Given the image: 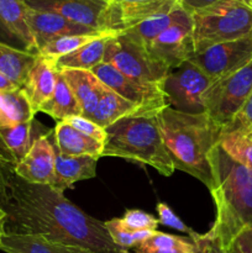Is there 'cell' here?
I'll use <instances>...</instances> for the list:
<instances>
[{"instance_id": "obj_1", "label": "cell", "mask_w": 252, "mask_h": 253, "mask_svg": "<svg viewBox=\"0 0 252 253\" xmlns=\"http://www.w3.org/2000/svg\"><path fill=\"white\" fill-rule=\"evenodd\" d=\"M0 209L4 232L35 235L91 253H119L104 222L82 211L64 193L49 185L31 184L0 162Z\"/></svg>"}, {"instance_id": "obj_2", "label": "cell", "mask_w": 252, "mask_h": 253, "mask_svg": "<svg viewBox=\"0 0 252 253\" xmlns=\"http://www.w3.org/2000/svg\"><path fill=\"white\" fill-rule=\"evenodd\" d=\"M211 170V193L216 216L209 230L222 250L252 225V170L235 162L215 146L208 156Z\"/></svg>"}, {"instance_id": "obj_3", "label": "cell", "mask_w": 252, "mask_h": 253, "mask_svg": "<svg viewBox=\"0 0 252 253\" xmlns=\"http://www.w3.org/2000/svg\"><path fill=\"white\" fill-rule=\"evenodd\" d=\"M163 143L175 169L188 173L211 187V170L208 156L219 145L222 128L205 113L185 114L170 106L156 115Z\"/></svg>"}, {"instance_id": "obj_4", "label": "cell", "mask_w": 252, "mask_h": 253, "mask_svg": "<svg viewBox=\"0 0 252 253\" xmlns=\"http://www.w3.org/2000/svg\"><path fill=\"white\" fill-rule=\"evenodd\" d=\"M105 131L103 157H118L150 166L165 177H169L175 170L163 143L156 115L123 119Z\"/></svg>"}, {"instance_id": "obj_5", "label": "cell", "mask_w": 252, "mask_h": 253, "mask_svg": "<svg viewBox=\"0 0 252 253\" xmlns=\"http://www.w3.org/2000/svg\"><path fill=\"white\" fill-rule=\"evenodd\" d=\"M194 52L234 41L252 32V7L241 0H226L192 14Z\"/></svg>"}, {"instance_id": "obj_6", "label": "cell", "mask_w": 252, "mask_h": 253, "mask_svg": "<svg viewBox=\"0 0 252 253\" xmlns=\"http://www.w3.org/2000/svg\"><path fill=\"white\" fill-rule=\"evenodd\" d=\"M252 91V61L234 73L216 79L203 94L204 113L224 130L244 108Z\"/></svg>"}, {"instance_id": "obj_7", "label": "cell", "mask_w": 252, "mask_h": 253, "mask_svg": "<svg viewBox=\"0 0 252 253\" xmlns=\"http://www.w3.org/2000/svg\"><path fill=\"white\" fill-rule=\"evenodd\" d=\"M104 62L119 72L145 83L163 84L170 69L153 59L147 49L126 34L113 37L106 43Z\"/></svg>"}, {"instance_id": "obj_8", "label": "cell", "mask_w": 252, "mask_h": 253, "mask_svg": "<svg viewBox=\"0 0 252 253\" xmlns=\"http://www.w3.org/2000/svg\"><path fill=\"white\" fill-rule=\"evenodd\" d=\"M211 83L202 69L187 61L168 73L163 90L172 109L185 114H202L204 113L203 94Z\"/></svg>"}, {"instance_id": "obj_9", "label": "cell", "mask_w": 252, "mask_h": 253, "mask_svg": "<svg viewBox=\"0 0 252 253\" xmlns=\"http://www.w3.org/2000/svg\"><path fill=\"white\" fill-rule=\"evenodd\" d=\"M90 71L121 98L136 104L153 115H157L160 111L169 106L167 95L163 90V84L136 81L105 62L94 67Z\"/></svg>"}, {"instance_id": "obj_10", "label": "cell", "mask_w": 252, "mask_h": 253, "mask_svg": "<svg viewBox=\"0 0 252 253\" xmlns=\"http://www.w3.org/2000/svg\"><path fill=\"white\" fill-rule=\"evenodd\" d=\"M188 61L202 69L212 82L229 76L252 61V32L241 39L194 52Z\"/></svg>"}, {"instance_id": "obj_11", "label": "cell", "mask_w": 252, "mask_h": 253, "mask_svg": "<svg viewBox=\"0 0 252 253\" xmlns=\"http://www.w3.org/2000/svg\"><path fill=\"white\" fill-rule=\"evenodd\" d=\"M146 49L153 59L170 71L187 62L194 53L192 15L185 12L178 21L158 35Z\"/></svg>"}, {"instance_id": "obj_12", "label": "cell", "mask_w": 252, "mask_h": 253, "mask_svg": "<svg viewBox=\"0 0 252 253\" xmlns=\"http://www.w3.org/2000/svg\"><path fill=\"white\" fill-rule=\"evenodd\" d=\"M25 2L34 10L53 12L96 31H108L106 12L111 0H25Z\"/></svg>"}, {"instance_id": "obj_13", "label": "cell", "mask_w": 252, "mask_h": 253, "mask_svg": "<svg viewBox=\"0 0 252 253\" xmlns=\"http://www.w3.org/2000/svg\"><path fill=\"white\" fill-rule=\"evenodd\" d=\"M177 5V0H111L106 29L123 34L147 19L169 12Z\"/></svg>"}, {"instance_id": "obj_14", "label": "cell", "mask_w": 252, "mask_h": 253, "mask_svg": "<svg viewBox=\"0 0 252 253\" xmlns=\"http://www.w3.org/2000/svg\"><path fill=\"white\" fill-rule=\"evenodd\" d=\"M47 135H40L29 152L14 167L15 173L25 182L52 187L54 183V146Z\"/></svg>"}, {"instance_id": "obj_15", "label": "cell", "mask_w": 252, "mask_h": 253, "mask_svg": "<svg viewBox=\"0 0 252 253\" xmlns=\"http://www.w3.org/2000/svg\"><path fill=\"white\" fill-rule=\"evenodd\" d=\"M29 7V6H27ZM27 24L36 43V52L42 46L57 37L72 36V35H90L98 34L96 30L83 25L76 24L63 16L48 11H39L31 7L27 9ZM108 32V31H106Z\"/></svg>"}, {"instance_id": "obj_16", "label": "cell", "mask_w": 252, "mask_h": 253, "mask_svg": "<svg viewBox=\"0 0 252 253\" xmlns=\"http://www.w3.org/2000/svg\"><path fill=\"white\" fill-rule=\"evenodd\" d=\"M57 73L58 71L54 62L39 54L21 88L26 94L35 114L39 113L40 108L51 98L56 86Z\"/></svg>"}, {"instance_id": "obj_17", "label": "cell", "mask_w": 252, "mask_h": 253, "mask_svg": "<svg viewBox=\"0 0 252 253\" xmlns=\"http://www.w3.org/2000/svg\"><path fill=\"white\" fill-rule=\"evenodd\" d=\"M59 72L73 91L82 109V116L89 119L108 86L91 71L64 69Z\"/></svg>"}, {"instance_id": "obj_18", "label": "cell", "mask_w": 252, "mask_h": 253, "mask_svg": "<svg viewBox=\"0 0 252 253\" xmlns=\"http://www.w3.org/2000/svg\"><path fill=\"white\" fill-rule=\"evenodd\" d=\"M98 158L91 156H66L54 148V183L52 188L64 190L79 180L91 179L96 175Z\"/></svg>"}, {"instance_id": "obj_19", "label": "cell", "mask_w": 252, "mask_h": 253, "mask_svg": "<svg viewBox=\"0 0 252 253\" xmlns=\"http://www.w3.org/2000/svg\"><path fill=\"white\" fill-rule=\"evenodd\" d=\"M54 148L66 156H91L103 157L104 143L79 132L66 121L56 124L53 130Z\"/></svg>"}, {"instance_id": "obj_20", "label": "cell", "mask_w": 252, "mask_h": 253, "mask_svg": "<svg viewBox=\"0 0 252 253\" xmlns=\"http://www.w3.org/2000/svg\"><path fill=\"white\" fill-rule=\"evenodd\" d=\"M143 115H153V114L148 113L147 110L140 108L136 104H132L126 99L121 98L119 94L108 88L105 93L101 95L100 100H99L98 105H96L95 110L93 111L89 120L98 124L100 127L106 128L115 124L116 121L123 120V119Z\"/></svg>"}, {"instance_id": "obj_21", "label": "cell", "mask_w": 252, "mask_h": 253, "mask_svg": "<svg viewBox=\"0 0 252 253\" xmlns=\"http://www.w3.org/2000/svg\"><path fill=\"white\" fill-rule=\"evenodd\" d=\"M0 250L6 253H91L81 247L51 241L42 236L6 232L2 234Z\"/></svg>"}, {"instance_id": "obj_22", "label": "cell", "mask_w": 252, "mask_h": 253, "mask_svg": "<svg viewBox=\"0 0 252 253\" xmlns=\"http://www.w3.org/2000/svg\"><path fill=\"white\" fill-rule=\"evenodd\" d=\"M25 0H0V25L10 37L19 40L25 49L36 52V43L27 24Z\"/></svg>"}, {"instance_id": "obj_23", "label": "cell", "mask_w": 252, "mask_h": 253, "mask_svg": "<svg viewBox=\"0 0 252 253\" xmlns=\"http://www.w3.org/2000/svg\"><path fill=\"white\" fill-rule=\"evenodd\" d=\"M35 120L12 127L0 128V162L12 167L29 152L36 138H32Z\"/></svg>"}, {"instance_id": "obj_24", "label": "cell", "mask_w": 252, "mask_h": 253, "mask_svg": "<svg viewBox=\"0 0 252 253\" xmlns=\"http://www.w3.org/2000/svg\"><path fill=\"white\" fill-rule=\"evenodd\" d=\"M37 57V52L16 48L0 41V74L16 86L22 88Z\"/></svg>"}, {"instance_id": "obj_25", "label": "cell", "mask_w": 252, "mask_h": 253, "mask_svg": "<svg viewBox=\"0 0 252 253\" xmlns=\"http://www.w3.org/2000/svg\"><path fill=\"white\" fill-rule=\"evenodd\" d=\"M34 118L35 111L21 88L0 90V128L29 123Z\"/></svg>"}, {"instance_id": "obj_26", "label": "cell", "mask_w": 252, "mask_h": 253, "mask_svg": "<svg viewBox=\"0 0 252 253\" xmlns=\"http://www.w3.org/2000/svg\"><path fill=\"white\" fill-rule=\"evenodd\" d=\"M40 111L49 115L58 123L66 121L67 119L73 116H82L81 106L59 71L57 73V82L53 93L51 98L40 108Z\"/></svg>"}, {"instance_id": "obj_27", "label": "cell", "mask_w": 252, "mask_h": 253, "mask_svg": "<svg viewBox=\"0 0 252 253\" xmlns=\"http://www.w3.org/2000/svg\"><path fill=\"white\" fill-rule=\"evenodd\" d=\"M110 39H113V37H103V39L95 40V41L83 46L82 48L53 61L57 71H64V69L90 71L94 67L99 66L104 62L106 43Z\"/></svg>"}, {"instance_id": "obj_28", "label": "cell", "mask_w": 252, "mask_h": 253, "mask_svg": "<svg viewBox=\"0 0 252 253\" xmlns=\"http://www.w3.org/2000/svg\"><path fill=\"white\" fill-rule=\"evenodd\" d=\"M185 12L187 11L180 9L177 5V6L173 10H170L169 12H165V14L157 15V16L147 19L146 21L136 25L135 27L123 32V34H126L128 37H131L133 41H136L137 43H140L141 46L147 48L148 44H150L158 35L162 34V32L165 31L166 29H168L170 25H173L175 21H178Z\"/></svg>"}, {"instance_id": "obj_29", "label": "cell", "mask_w": 252, "mask_h": 253, "mask_svg": "<svg viewBox=\"0 0 252 253\" xmlns=\"http://www.w3.org/2000/svg\"><path fill=\"white\" fill-rule=\"evenodd\" d=\"M119 35L120 34L108 31L90 35H72V36L57 37V39L52 40V41L47 42L44 46H42L37 51V53L47 59L56 61V59L61 58V57L66 56V54L72 53V52L82 48L85 44L95 41V40L103 39V37H115L119 36Z\"/></svg>"}, {"instance_id": "obj_30", "label": "cell", "mask_w": 252, "mask_h": 253, "mask_svg": "<svg viewBox=\"0 0 252 253\" xmlns=\"http://www.w3.org/2000/svg\"><path fill=\"white\" fill-rule=\"evenodd\" d=\"M219 146L235 162L252 170V133L239 128H225L220 135Z\"/></svg>"}, {"instance_id": "obj_31", "label": "cell", "mask_w": 252, "mask_h": 253, "mask_svg": "<svg viewBox=\"0 0 252 253\" xmlns=\"http://www.w3.org/2000/svg\"><path fill=\"white\" fill-rule=\"evenodd\" d=\"M105 229L108 230L109 235H110L111 240L114 244L121 250H128L132 247H137L138 245L142 244L145 240L152 236L155 231H128V230L124 229L120 224V219H113L109 221L104 222Z\"/></svg>"}, {"instance_id": "obj_32", "label": "cell", "mask_w": 252, "mask_h": 253, "mask_svg": "<svg viewBox=\"0 0 252 253\" xmlns=\"http://www.w3.org/2000/svg\"><path fill=\"white\" fill-rule=\"evenodd\" d=\"M120 224L124 229L128 231H157V227L160 225L158 219H156L153 215L142 210H126L123 217H120Z\"/></svg>"}, {"instance_id": "obj_33", "label": "cell", "mask_w": 252, "mask_h": 253, "mask_svg": "<svg viewBox=\"0 0 252 253\" xmlns=\"http://www.w3.org/2000/svg\"><path fill=\"white\" fill-rule=\"evenodd\" d=\"M66 123H68L72 127L76 128L79 132L84 133V135L89 136V137L94 138V140L99 141V142L104 143L106 140V131L105 128L100 127L98 124L93 123L89 119L84 118V116H73V118L67 119Z\"/></svg>"}, {"instance_id": "obj_34", "label": "cell", "mask_w": 252, "mask_h": 253, "mask_svg": "<svg viewBox=\"0 0 252 253\" xmlns=\"http://www.w3.org/2000/svg\"><path fill=\"white\" fill-rule=\"evenodd\" d=\"M157 212L160 224L168 227H172V229L178 230V231L180 232H184V234H187L190 239H193V237L197 235V232H195L194 230L190 229L189 226H187V225H185L184 222L172 211V209H170V208L168 207V204H166V203H158Z\"/></svg>"}, {"instance_id": "obj_35", "label": "cell", "mask_w": 252, "mask_h": 253, "mask_svg": "<svg viewBox=\"0 0 252 253\" xmlns=\"http://www.w3.org/2000/svg\"><path fill=\"white\" fill-rule=\"evenodd\" d=\"M194 244V253H225L219 240L209 231L207 234H198L190 239Z\"/></svg>"}, {"instance_id": "obj_36", "label": "cell", "mask_w": 252, "mask_h": 253, "mask_svg": "<svg viewBox=\"0 0 252 253\" xmlns=\"http://www.w3.org/2000/svg\"><path fill=\"white\" fill-rule=\"evenodd\" d=\"M225 253H252V225L242 230L224 249Z\"/></svg>"}, {"instance_id": "obj_37", "label": "cell", "mask_w": 252, "mask_h": 253, "mask_svg": "<svg viewBox=\"0 0 252 253\" xmlns=\"http://www.w3.org/2000/svg\"><path fill=\"white\" fill-rule=\"evenodd\" d=\"M225 128H239L245 132L252 133V91L241 111L237 114L234 121Z\"/></svg>"}, {"instance_id": "obj_38", "label": "cell", "mask_w": 252, "mask_h": 253, "mask_svg": "<svg viewBox=\"0 0 252 253\" xmlns=\"http://www.w3.org/2000/svg\"><path fill=\"white\" fill-rule=\"evenodd\" d=\"M222 1H226V0H177V4L180 9L192 15L194 12L207 9V7H210Z\"/></svg>"}, {"instance_id": "obj_39", "label": "cell", "mask_w": 252, "mask_h": 253, "mask_svg": "<svg viewBox=\"0 0 252 253\" xmlns=\"http://www.w3.org/2000/svg\"><path fill=\"white\" fill-rule=\"evenodd\" d=\"M137 253H194V244L192 241L187 246L162 250H147V251H137Z\"/></svg>"}, {"instance_id": "obj_40", "label": "cell", "mask_w": 252, "mask_h": 253, "mask_svg": "<svg viewBox=\"0 0 252 253\" xmlns=\"http://www.w3.org/2000/svg\"><path fill=\"white\" fill-rule=\"evenodd\" d=\"M14 88H19V86L12 84L9 79H6L2 74H0V90H5V89H14Z\"/></svg>"}, {"instance_id": "obj_41", "label": "cell", "mask_w": 252, "mask_h": 253, "mask_svg": "<svg viewBox=\"0 0 252 253\" xmlns=\"http://www.w3.org/2000/svg\"><path fill=\"white\" fill-rule=\"evenodd\" d=\"M4 219H5V214L4 211L0 209V242H1L2 234H4Z\"/></svg>"}, {"instance_id": "obj_42", "label": "cell", "mask_w": 252, "mask_h": 253, "mask_svg": "<svg viewBox=\"0 0 252 253\" xmlns=\"http://www.w3.org/2000/svg\"><path fill=\"white\" fill-rule=\"evenodd\" d=\"M0 36H9V34H7V32L5 31L4 27H2L1 25H0ZM9 37H10V36H9Z\"/></svg>"}, {"instance_id": "obj_43", "label": "cell", "mask_w": 252, "mask_h": 253, "mask_svg": "<svg viewBox=\"0 0 252 253\" xmlns=\"http://www.w3.org/2000/svg\"><path fill=\"white\" fill-rule=\"evenodd\" d=\"M242 2H245L246 5H249V6L252 7V0H241Z\"/></svg>"}, {"instance_id": "obj_44", "label": "cell", "mask_w": 252, "mask_h": 253, "mask_svg": "<svg viewBox=\"0 0 252 253\" xmlns=\"http://www.w3.org/2000/svg\"><path fill=\"white\" fill-rule=\"evenodd\" d=\"M119 253H131V252H128V250H120Z\"/></svg>"}]
</instances>
